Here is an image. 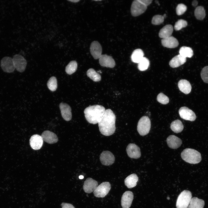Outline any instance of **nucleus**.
Returning a JSON list of instances; mask_svg holds the SVG:
<instances>
[{"instance_id":"1","label":"nucleus","mask_w":208,"mask_h":208,"mask_svg":"<svg viewBox=\"0 0 208 208\" xmlns=\"http://www.w3.org/2000/svg\"><path fill=\"white\" fill-rule=\"evenodd\" d=\"M116 117L110 109L105 110L101 120L98 123L99 130L101 133L106 136L113 134L116 130Z\"/></svg>"},{"instance_id":"2","label":"nucleus","mask_w":208,"mask_h":208,"mask_svg":"<svg viewBox=\"0 0 208 208\" xmlns=\"http://www.w3.org/2000/svg\"><path fill=\"white\" fill-rule=\"evenodd\" d=\"M105 110L103 106L96 105L86 107L84 112L87 120L91 124H95L100 121Z\"/></svg>"},{"instance_id":"3","label":"nucleus","mask_w":208,"mask_h":208,"mask_svg":"<svg viewBox=\"0 0 208 208\" xmlns=\"http://www.w3.org/2000/svg\"><path fill=\"white\" fill-rule=\"evenodd\" d=\"M181 156L183 160L191 164L198 163L201 160L200 153L197 151L190 148L184 149L181 153Z\"/></svg>"},{"instance_id":"4","label":"nucleus","mask_w":208,"mask_h":208,"mask_svg":"<svg viewBox=\"0 0 208 208\" xmlns=\"http://www.w3.org/2000/svg\"><path fill=\"white\" fill-rule=\"evenodd\" d=\"M192 198L191 192L185 190L178 196L176 202L177 208H187Z\"/></svg>"},{"instance_id":"5","label":"nucleus","mask_w":208,"mask_h":208,"mask_svg":"<svg viewBox=\"0 0 208 208\" xmlns=\"http://www.w3.org/2000/svg\"><path fill=\"white\" fill-rule=\"evenodd\" d=\"M151 127V121L149 118L144 116L142 117L138 121L137 130L141 135H145L148 134Z\"/></svg>"},{"instance_id":"6","label":"nucleus","mask_w":208,"mask_h":208,"mask_svg":"<svg viewBox=\"0 0 208 208\" xmlns=\"http://www.w3.org/2000/svg\"><path fill=\"white\" fill-rule=\"evenodd\" d=\"M111 188L109 182H103L98 185L93 192L94 195L97 197H104L108 194Z\"/></svg>"},{"instance_id":"7","label":"nucleus","mask_w":208,"mask_h":208,"mask_svg":"<svg viewBox=\"0 0 208 208\" xmlns=\"http://www.w3.org/2000/svg\"><path fill=\"white\" fill-rule=\"evenodd\" d=\"M12 59L15 68L20 72H23L27 64L25 59L23 56L19 54L15 55Z\"/></svg>"},{"instance_id":"8","label":"nucleus","mask_w":208,"mask_h":208,"mask_svg":"<svg viewBox=\"0 0 208 208\" xmlns=\"http://www.w3.org/2000/svg\"><path fill=\"white\" fill-rule=\"evenodd\" d=\"M147 7L142 3L139 0L134 1L131 4V12L134 16H139L146 10Z\"/></svg>"},{"instance_id":"9","label":"nucleus","mask_w":208,"mask_h":208,"mask_svg":"<svg viewBox=\"0 0 208 208\" xmlns=\"http://www.w3.org/2000/svg\"><path fill=\"white\" fill-rule=\"evenodd\" d=\"M0 66L2 70L7 73H11L15 69L12 58L6 56L1 60Z\"/></svg>"},{"instance_id":"10","label":"nucleus","mask_w":208,"mask_h":208,"mask_svg":"<svg viewBox=\"0 0 208 208\" xmlns=\"http://www.w3.org/2000/svg\"><path fill=\"white\" fill-rule=\"evenodd\" d=\"M179 112L180 117L184 120L193 121L196 119V116L195 113L187 107H181Z\"/></svg>"},{"instance_id":"11","label":"nucleus","mask_w":208,"mask_h":208,"mask_svg":"<svg viewBox=\"0 0 208 208\" xmlns=\"http://www.w3.org/2000/svg\"><path fill=\"white\" fill-rule=\"evenodd\" d=\"M100 159L103 165L108 166L114 163L115 158L114 155L110 151H104L101 154Z\"/></svg>"},{"instance_id":"12","label":"nucleus","mask_w":208,"mask_h":208,"mask_svg":"<svg viewBox=\"0 0 208 208\" xmlns=\"http://www.w3.org/2000/svg\"><path fill=\"white\" fill-rule=\"evenodd\" d=\"M126 151L128 156L131 158L138 159L141 155L139 147L134 144H129L127 146Z\"/></svg>"},{"instance_id":"13","label":"nucleus","mask_w":208,"mask_h":208,"mask_svg":"<svg viewBox=\"0 0 208 208\" xmlns=\"http://www.w3.org/2000/svg\"><path fill=\"white\" fill-rule=\"evenodd\" d=\"M90 51L94 59H99L102 55V47L100 43L96 41L92 42L90 45Z\"/></svg>"},{"instance_id":"14","label":"nucleus","mask_w":208,"mask_h":208,"mask_svg":"<svg viewBox=\"0 0 208 208\" xmlns=\"http://www.w3.org/2000/svg\"><path fill=\"white\" fill-rule=\"evenodd\" d=\"M133 198V192L127 191L123 194L121 200V205L122 208H129L131 204Z\"/></svg>"},{"instance_id":"15","label":"nucleus","mask_w":208,"mask_h":208,"mask_svg":"<svg viewBox=\"0 0 208 208\" xmlns=\"http://www.w3.org/2000/svg\"><path fill=\"white\" fill-rule=\"evenodd\" d=\"M43 140L41 136L35 134L32 136L29 140L30 145L34 150L40 149L42 147Z\"/></svg>"},{"instance_id":"16","label":"nucleus","mask_w":208,"mask_h":208,"mask_svg":"<svg viewBox=\"0 0 208 208\" xmlns=\"http://www.w3.org/2000/svg\"><path fill=\"white\" fill-rule=\"evenodd\" d=\"M98 186L97 181L91 178H88L84 181L83 189L86 193H90L94 192Z\"/></svg>"},{"instance_id":"17","label":"nucleus","mask_w":208,"mask_h":208,"mask_svg":"<svg viewBox=\"0 0 208 208\" xmlns=\"http://www.w3.org/2000/svg\"><path fill=\"white\" fill-rule=\"evenodd\" d=\"M60 108L62 116L66 121L70 120L72 117L71 108L68 104L62 103L60 104Z\"/></svg>"},{"instance_id":"18","label":"nucleus","mask_w":208,"mask_h":208,"mask_svg":"<svg viewBox=\"0 0 208 208\" xmlns=\"http://www.w3.org/2000/svg\"><path fill=\"white\" fill-rule=\"evenodd\" d=\"M100 65L106 67L113 68L115 65V62L112 56L106 54L102 55L99 59Z\"/></svg>"},{"instance_id":"19","label":"nucleus","mask_w":208,"mask_h":208,"mask_svg":"<svg viewBox=\"0 0 208 208\" xmlns=\"http://www.w3.org/2000/svg\"><path fill=\"white\" fill-rule=\"evenodd\" d=\"M166 142L168 146L174 149L179 148L182 144L181 140L174 135L169 136L167 138Z\"/></svg>"},{"instance_id":"20","label":"nucleus","mask_w":208,"mask_h":208,"mask_svg":"<svg viewBox=\"0 0 208 208\" xmlns=\"http://www.w3.org/2000/svg\"><path fill=\"white\" fill-rule=\"evenodd\" d=\"M41 136L43 141L50 144L55 143L58 140L57 135L54 133L48 130L44 131Z\"/></svg>"},{"instance_id":"21","label":"nucleus","mask_w":208,"mask_h":208,"mask_svg":"<svg viewBox=\"0 0 208 208\" xmlns=\"http://www.w3.org/2000/svg\"><path fill=\"white\" fill-rule=\"evenodd\" d=\"M161 43L164 47L170 48H176L178 46L179 44L177 39L171 36L162 38L161 40Z\"/></svg>"},{"instance_id":"22","label":"nucleus","mask_w":208,"mask_h":208,"mask_svg":"<svg viewBox=\"0 0 208 208\" xmlns=\"http://www.w3.org/2000/svg\"><path fill=\"white\" fill-rule=\"evenodd\" d=\"M186 61V58L179 54L173 57L170 61L169 64L172 68H177L183 64Z\"/></svg>"},{"instance_id":"23","label":"nucleus","mask_w":208,"mask_h":208,"mask_svg":"<svg viewBox=\"0 0 208 208\" xmlns=\"http://www.w3.org/2000/svg\"><path fill=\"white\" fill-rule=\"evenodd\" d=\"M179 90L185 94L189 93L191 91L192 87L189 81L185 79H181L178 83Z\"/></svg>"},{"instance_id":"24","label":"nucleus","mask_w":208,"mask_h":208,"mask_svg":"<svg viewBox=\"0 0 208 208\" xmlns=\"http://www.w3.org/2000/svg\"><path fill=\"white\" fill-rule=\"evenodd\" d=\"M138 180V178L135 174H132L128 176L125 180V185L129 188L135 186Z\"/></svg>"},{"instance_id":"25","label":"nucleus","mask_w":208,"mask_h":208,"mask_svg":"<svg viewBox=\"0 0 208 208\" xmlns=\"http://www.w3.org/2000/svg\"><path fill=\"white\" fill-rule=\"evenodd\" d=\"M173 31V27L171 25H167L161 28L159 34L160 38H164L171 36Z\"/></svg>"},{"instance_id":"26","label":"nucleus","mask_w":208,"mask_h":208,"mask_svg":"<svg viewBox=\"0 0 208 208\" xmlns=\"http://www.w3.org/2000/svg\"><path fill=\"white\" fill-rule=\"evenodd\" d=\"M204 205V200L194 197L192 198L187 208H203Z\"/></svg>"},{"instance_id":"27","label":"nucleus","mask_w":208,"mask_h":208,"mask_svg":"<svg viewBox=\"0 0 208 208\" xmlns=\"http://www.w3.org/2000/svg\"><path fill=\"white\" fill-rule=\"evenodd\" d=\"M144 53L143 51L139 49L134 50L131 56L132 61L135 63H138L144 57Z\"/></svg>"},{"instance_id":"28","label":"nucleus","mask_w":208,"mask_h":208,"mask_svg":"<svg viewBox=\"0 0 208 208\" xmlns=\"http://www.w3.org/2000/svg\"><path fill=\"white\" fill-rule=\"evenodd\" d=\"M170 128L174 132L178 133L182 131L184 126L181 121L179 120H176L171 123Z\"/></svg>"},{"instance_id":"29","label":"nucleus","mask_w":208,"mask_h":208,"mask_svg":"<svg viewBox=\"0 0 208 208\" xmlns=\"http://www.w3.org/2000/svg\"><path fill=\"white\" fill-rule=\"evenodd\" d=\"M180 55L185 58L192 57L193 55V51L191 48L189 47H181L179 50Z\"/></svg>"},{"instance_id":"30","label":"nucleus","mask_w":208,"mask_h":208,"mask_svg":"<svg viewBox=\"0 0 208 208\" xmlns=\"http://www.w3.org/2000/svg\"><path fill=\"white\" fill-rule=\"evenodd\" d=\"M87 75L90 79L95 82H98L101 79V75L92 68L89 69L87 72Z\"/></svg>"},{"instance_id":"31","label":"nucleus","mask_w":208,"mask_h":208,"mask_svg":"<svg viewBox=\"0 0 208 208\" xmlns=\"http://www.w3.org/2000/svg\"><path fill=\"white\" fill-rule=\"evenodd\" d=\"M77 64L75 61H70L66 66L65 71L69 75H71L75 73L77 70Z\"/></svg>"},{"instance_id":"32","label":"nucleus","mask_w":208,"mask_h":208,"mask_svg":"<svg viewBox=\"0 0 208 208\" xmlns=\"http://www.w3.org/2000/svg\"><path fill=\"white\" fill-rule=\"evenodd\" d=\"M196 18L199 20H202L205 17V12L204 8L201 6L197 7L194 11Z\"/></svg>"},{"instance_id":"33","label":"nucleus","mask_w":208,"mask_h":208,"mask_svg":"<svg viewBox=\"0 0 208 208\" xmlns=\"http://www.w3.org/2000/svg\"><path fill=\"white\" fill-rule=\"evenodd\" d=\"M149 65V60L147 58L144 57L138 63V68L140 71H145L148 68Z\"/></svg>"},{"instance_id":"34","label":"nucleus","mask_w":208,"mask_h":208,"mask_svg":"<svg viewBox=\"0 0 208 208\" xmlns=\"http://www.w3.org/2000/svg\"><path fill=\"white\" fill-rule=\"evenodd\" d=\"M47 86L48 88L52 91L56 90L57 87V81L56 78L53 76L51 77L48 81Z\"/></svg>"},{"instance_id":"35","label":"nucleus","mask_w":208,"mask_h":208,"mask_svg":"<svg viewBox=\"0 0 208 208\" xmlns=\"http://www.w3.org/2000/svg\"><path fill=\"white\" fill-rule=\"evenodd\" d=\"M187 22L185 20L182 19H179L175 23L174 29L177 31L187 26Z\"/></svg>"},{"instance_id":"36","label":"nucleus","mask_w":208,"mask_h":208,"mask_svg":"<svg viewBox=\"0 0 208 208\" xmlns=\"http://www.w3.org/2000/svg\"><path fill=\"white\" fill-rule=\"evenodd\" d=\"M164 18L163 16L159 15H155L153 17L151 22L153 25H159L163 22Z\"/></svg>"},{"instance_id":"37","label":"nucleus","mask_w":208,"mask_h":208,"mask_svg":"<svg viewBox=\"0 0 208 208\" xmlns=\"http://www.w3.org/2000/svg\"><path fill=\"white\" fill-rule=\"evenodd\" d=\"M157 100L158 102L163 104H167L169 102L168 98L162 93H160L158 94Z\"/></svg>"},{"instance_id":"38","label":"nucleus","mask_w":208,"mask_h":208,"mask_svg":"<svg viewBox=\"0 0 208 208\" xmlns=\"http://www.w3.org/2000/svg\"><path fill=\"white\" fill-rule=\"evenodd\" d=\"M187 9V6L184 4L180 3L178 4L176 8V12L178 15L184 14Z\"/></svg>"},{"instance_id":"39","label":"nucleus","mask_w":208,"mask_h":208,"mask_svg":"<svg viewBox=\"0 0 208 208\" xmlns=\"http://www.w3.org/2000/svg\"><path fill=\"white\" fill-rule=\"evenodd\" d=\"M201 77L205 83H208V66L204 67L201 72Z\"/></svg>"},{"instance_id":"40","label":"nucleus","mask_w":208,"mask_h":208,"mask_svg":"<svg viewBox=\"0 0 208 208\" xmlns=\"http://www.w3.org/2000/svg\"><path fill=\"white\" fill-rule=\"evenodd\" d=\"M61 205L62 208H75L73 205L68 203H63Z\"/></svg>"},{"instance_id":"41","label":"nucleus","mask_w":208,"mask_h":208,"mask_svg":"<svg viewBox=\"0 0 208 208\" xmlns=\"http://www.w3.org/2000/svg\"><path fill=\"white\" fill-rule=\"evenodd\" d=\"M139 1L142 3L147 7L152 1V0H139Z\"/></svg>"},{"instance_id":"42","label":"nucleus","mask_w":208,"mask_h":208,"mask_svg":"<svg viewBox=\"0 0 208 208\" xmlns=\"http://www.w3.org/2000/svg\"><path fill=\"white\" fill-rule=\"evenodd\" d=\"M198 3V2L197 1L194 0L192 2V5L194 6H196L197 5Z\"/></svg>"},{"instance_id":"43","label":"nucleus","mask_w":208,"mask_h":208,"mask_svg":"<svg viewBox=\"0 0 208 208\" xmlns=\"http://www.w3.org/2000/svg\"><path fill=\"white\" fill-rule=\"evenodd\" d=\"M69 1H71L73 3H77L80 1L79 0H68Z\"/></svg>"},{"instance_id":"44","label":"nucleus","mask_w":208,"mask_h":208,"mask_svg":"<svg viewBox=\"0 0 208 208\" xmlns=\"http://www.w3.org/2000/svg\"><path fill=\"white\" fill-rule=\"evenodd\" d=\"M79 179H83V176L82 175H80L79 177Z\"/></svg>"},{"instance_id":"45","label":"nucleus","mask_w":208,"mask_h":208,"mask_svg":"<svg viewBox=\"0 0 208 208\" xmlns=\"http://www.w3.org/2000/svg\"><path fill=\"white\" fill-rule=\"evenodd\" d=\"M163 16L164 17V18H165L166 16V15L165 14L163 15Z\"/></svg>"},{"instance_id":"46","label":"nucleus","mask_w":208,"mask_h":208,"mask_svg":"<svg viewBox=\"0 0 208 208\" xmlns=\"http://www.w3.org/2000/svg\"><path fill=\"white\" fill-rule=\"evenodd\" d=\"M167 199H168V200H169V199H170V198H169V197H167Z\"/></svg>"}]
</instances>
